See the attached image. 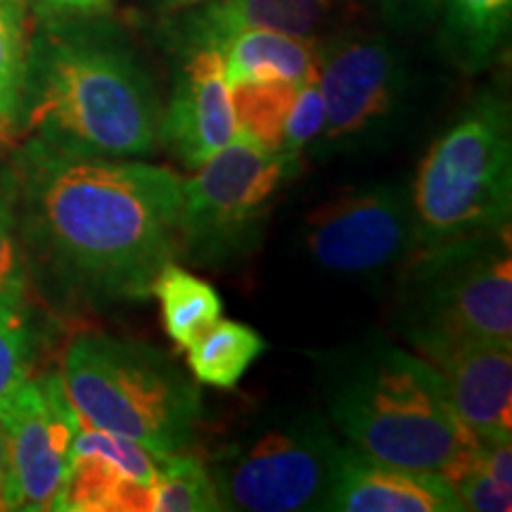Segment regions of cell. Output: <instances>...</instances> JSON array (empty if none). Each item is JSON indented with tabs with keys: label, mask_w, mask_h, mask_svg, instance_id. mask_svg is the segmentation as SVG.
Returning <instances> with one entry per match:
<instances>
[{
	"label": "cell",
	"mask_w": 512,
	"mask_h": 512,
	"mask_svg": "<svg viewBox=\"0 0 512 512\" xmlns=\"http://www.w3.org/2000/svg\"><path fill=\"white\" fill-rule=\"evenodd\" d=\"M31 283L83 306L145 302L181 259L183 178L27 138L10 162Z\"/></svg>",
	"instance_id": "obj_1"
},
{
	"label": "cell",
	"mask_w": 512,
	"mask_h": 512,
	"mask_svg": "<svg viewBox=\"0 0 512 512\" xmlns=\"http://www.w3.org/2000/svg\"><path fill=\"white\" fill-rule=\"evenodd\" d=\"M162 100L117 27L48 15L29 38L15 133L76 157L155 152Z\"/></svg>",
	"instance_id": "obj_2"
},
{
	"label": "cell",
	"mask_w": 512,
	"mask_h": 512,
	"mask_svg": "<svg viewBox=\"0 0 512 512\" xmlns=\"http://www.w3.org/2000/svg\"><path fill=\"white\" fill-rule=\"evenodd\" d=\"M311 356L325 415L361 456L444 479L470 463L477 439L425 358L382 337Z\"/></svg>",
	"instance_id": "obj_3"
},
{
	"label": "cell",
	"mask_w": 512,
	"mask_h": 512,
	"mask_svg": "<svg viewBox=\"0 0 512 512\" xmlns=\"http://www.w3.org/2000/svg\"><path fill=\"white\" fill-rule=\"evenodd\" d=\"M60 380L83 427L155 453L190 451L200 437V389L150 344L83 332L67 344Z\"/></svg>",
	"instance_id": "obj_4"
},
{
	"label": "cell",
	"mask_w": 512,
	"mask_h": 512,
	"mask_svg": "<svg viewBox=\"0 0 512 512\" xmlns=\"http://www.w3.org/2000/svg\"><path fill=\"white\" fill-rule=\"evenodd\" d=\"M396 275L394 325L418 356L512 344L510 226L420 247Z\"/></svg>",
	"instance_id": "obj_5"
},
{
	"label": "cell",
	"mask_w": 512,
	"mask_h": 512,
	"mask_svg": "<svg viewBox=\"0 0 512 512\" xmlns=\"http://www.w3.org/2000/svg\"><path fill=\"white\" fill-rule=\"evenodd\" d=\"M349 444L316 408L273 406L207 451L221 510H325Z\"/></svg>",
	"instance_id": "obj_6"
},
{
	"label": "cell",
	"mask_w": 512,
	"mask_h": 512,
	"mask_svg": "<svg viewBox=\"0 0 512 512\" xmlns=\"http://www.w3.org/2000/svg\"><path fill=\"white\" fill-rule=\"evenodd\" d=\"M411 197L420 247L510 226L512 124L501 93H479L439 133Z\"/></svg>",
	"instance_id": "obj_7"
},
{
	"label": "cell",
	"mask_w": 512,
	"mask_h": 512,
	"mask_svg": "<svg viewBox=\"0 0 512 512\" xmlns=\"http://www.w3.org/2000/svg\"><path fill=\"white\" fill-rule=\"evenodd\" d=\"M195 171L183 181L181 259L207 268L235 264L264 240L275 195L292 174L242 131Z\"/></svg>",
	"instance_id": "obj_8"
},
{
	"label": "cell",
	"mask_w": 512,
	"mask_h": 512,
	"mask_svg": "<svg viewBox=\"0 0 512 512\" xmlns=\"http://www.w3.org/2000/svg\"><path fill=\"white\" fill-rule=\"evenodd\" d=\"M325 124L311 157L356 155L392 143L408 105V64L382 34L318 41Z\"/></svg>",
	"instance_id": "obj_9"
},
{
	"label": "cell",
	"mask_w": 512,
	"mask_h": 512,
	"mask_svg": "<svg viewBox=\"0 0 512 512\" xmlns=\"http://www.w3.org/2000/svg\"><path fill=\"white\" fill-rule=\"evenodd\" d=\"M306 252L325 271L382 278L418 252L411 185H361L320 204L304 221Z\"/></svg>",
	"instance_id": "obj_10"
},
{
	"label": "cell",
	"mask_w": 512,
	"mask_h": 512,
	"mask_svg": "<svg viewBox=\"0 0 512 512\" xmlns=\"http://www.w3.org/2000/svg\"><path fill=\"white\" fill-rule=\"evenodd\" d=\"M8 432L10 477L3 510H55L76 434L79 415L60 375L29 377L0 415Z\"/></svg>",
	"instance_id": "obj_11"
},
{
	"label": "cell",
	"mask_w": 512,
	"mask_h": 512,
	"mask_svg": "<svg viewBox=\"0 0 512 512\" xmlns=\"http://www.w3.org/2000/svg\"><path fill=\"white\" fill-rule=\"evenodd\" d=\"M162 460L138 441L81 425L55 510L150 512Z\"/></svg>",
	"instance_id": "obj_12"
},
{
	"label": "cell",
	"mask_w": 512,
	"mask_h": 512,
	"mask_svg": "<svg viewBox=\"0 0 512 512\" xmlns=\"http://www.w3.org/2000/svg\"><path fill=\"white\" fill-rule=\"evenodd\" d=\"M238 133L233 93L219 50L181 55L169 102L159 117L157 143L188 169L202 166Z\"/></svg>",
	"instance_id": "obj_13"
},
{
	"label": "cell",
	"mask_w": 512,
	"mask_h": 512,
	"mask_svg": "<svg viewBox=\"0 0 512 512\" xmlns=\"http://www.w3.org/2000/svg\"><path fill=\"white\" fill-rule=\"evenodd\" d=\"M166 24V41L174 53L219 50L233 36L252 29L283 31L318 41L337 12V0H202L174 10Z\"/></svg>",
	"instance_id": "obj_14"
},
{
	"label": "cell",
	"mask_w": 512,
	"mask_h": 512,
	"mask_svg": "<svg viewBox=\"0 0 512 512\" xmlns=\"http://www.w3.org/2000/svg\"><path fill=\"white\" fill-rule=\"evenodd\" d=\"M451 408L479 441L512 439V344L477 342L430 358Z\"/></svg>",
	"instance_id": "obj_15"
},
{
	"label": "cell",
	"mask_w": 512,
	"mask_h": 512,
	"mask_svg": "<svg viewBox=\"0 0 512 512\" xmlns=\"http://www.w3.org/2000/svg\"><path fill=\"white\" fill-rule=\"evenodd\" d=\"M325 510L332 512H463L453 486L437 472L375 463L349 446Z\"/></svg>",
	"instance_id": "obj_16"
},
{
	"label": "cell",
	"mask_w": 512,
	"mask_h": 512,
	"mask_svg": "<svg viewBox=\"0 0 512 512\" xmlns=\"http://www.w3.org/2000/svg\"><path fill=\"white\" fill-rule=\"evenodd\" d=\"M230 88L264 83H304L318 72V41L283 31L252 29L221 48Z\"/></svg>",
	"instance_id": "obj_17"
},
{
	"label": "cell",
	"mask_w": 512,
	"mask_h": 512,
	"mask_svg": "<svg viewBox=\"0 0 512 512\" xmlns=\"http://www.w3.org/2000/svg\"><path fill=\"white\" fill-rule=\"evenodd\" d=\"M510 17L512 0H441V48L463 72H484L501 53Z\"/></svg>",
	"instance_id": "obj_18"
},
{
	"label": "cell",
	"mask_w": 512,
	"mask_h": 512,
	"mask_svg": "<svg viewBox=\"0 0 512 512\" xmlns=\"http://www.w3.org/2000/svg\"><path fill=\"white\" fill-rule=\"evenodd\" d=\"M266 347V339L254 328L238 320L219 318L185 351L195 382L216 389H235Z\"/></svg>",
	"instance_id": "obj_19"
},
{
	"label": "cell",
	"mask_w": 512,
	"mask_h": 512,
	"mask_svg": "<svg viewBox=\"0 0 512 512\" xmlns=\"http://www.w3.org/2000/svg\"><path fill=\"white\" fill-rule=\"evenodd\" d=\"M152 294L162 304L166 335L181 349H188L204 330L221 318L223 304L219 292L207 280L178 266L176 261L159 271Z\"/></svg>",
	"instance_id": "obj_20"
},
{
	"label": "cell",
	"mask_w": 512,
	"mask_h": 512,
	"mask_svg": "<svg viewBox=\"0 0 512 512\" xmlns=\"http://www.w3.org/2000/svg\"><path fill=\"white\" fill-rule=\"evenodd\" d=\"M221 510L207 465L195 453H164L162 470L152 489L150 512H216Z\"/></svg>",
	"instance_id": "obj_21"
},
{
	"label": "cell",
	"mask_w": 512,
	"mask_h": 512,
	"mask_svg": "<svg viewBox=\"0 0 512 512\" xmlns=\"http://www.w3.org/2000/svg\"><path fill=\"white\" fill-rule=\"evenodd\" d=\"M29 38V0H0V128L5 133H15Z\"/></svg>",
	"instance_id": "obj_22"
},
{
	"label": "cell",
	"mask_w": 512,
	"mask_h": 512,
	"mask_svg": "<svg viewBox=\"0 0 512 512\" xmlns=\"http://www.w3.org/2000/svg\"><path fill=\"white\" fill-rule=\"evenodd\" d=\"M299 86L302 83H264V86L230 88L238 131L247 133L256 143L278 155L287 114H290Z\"/></svg>",
	"instance_id": "obj_23"
},
{
	"label": "cell",
	"mask_w": 512,
	"mask_h": 512,
	"mask_svg": "<svg viewBox=\"0 0 512 512\" xmlns=\"http://www.w3.org/2000/svg\"><path fill=\"white\" fill-rule=\"evenodd\" d=\"M31 273L17 223V192L10 164L0 166V304L27 311Z\"/></svg>",
	"instance_id": "obj_24"
},
{
	"label": "cell",
	"mask_w": 512,
	"mask_h": 512,
	"mask_svg": "<svg viewBox=\"0 0 512 512\" xmlns=\"http://www.w3.org/2000/svg\"><path fill=\"white\" fill-rule=\"evenodd\" d=\"M34 366V332L27 311L0 304V415L10 406Z\"/></svg>",
	"instance_id": "obj_25"
},
{
	"label": "cell",
	"mask_w": 512,
	"mask_h": 512,
	"mask_svg": "<svg viewBox=\"0 0 512 512\" xmlns=\"http://www.w3.org/2000/svg\"><path fill=\"white\" fill-rule=\"evenodd\" d=\"M325 124V105H323V93H320L318 72L306 79L299 86L294 102L287 114L283 140H280L278 157L283 159L287 171L292 178L299 174V166L304 162V155H309L311 145L316 143L320 131Z\"/></svg>",
	"instance_id": "obj_26"
},
{
	"label": "cell",
	"mask_w": 512,
	"mask_h": 512,
	"mask_svg": "<svg viewBox=\"0 0 512 512\" xmlns=\"http://www.w3.org/2000/svg\"><path fill=\"white\" fill-rule=\"evenodd\" d=\"M475 456V453H472ZM456 491L460 508L472 512H508L512 508V486L498 484L470 458V463L446 477Z\"/></svg>",
	"instance_id": "obj_27"
},
{
	"label": "cell",
	"mask_w": 512,
	"mask_h": 512,
	"mask_svg": "<svg viewBox=\"0 0 512 512\" xmlns=\"http://www.w3.org/2000/svg\"><path fill=\"white\" fill-rule=\"evenodd\" d=\"M387 29L411 34L437 24L441 0H366Z\"/></svg>",
	"instance_id": "obj_28"
},
{
	"label": "cell",
	"mask_w": 512,
	"mask_h": 512,
	"mask_svg": "<svg viewBox=\"0 0 512 512\" xmlns=\"http://www.w3.org/2000/svg\"><path fill=\"white\" fill-rule=\"evenodd\" d=\"M36 8L55 17H95L112 5V0H31Z\"/></svg>",
	"instance_id": "obj_29"
},
{
	"label": "cell",
	"mask_w": 512,
	"mask_h": 512,
	"mask_svg": "<svg viewBox=\"0 0 512 512\" xmlns=\"http://www.w3.org/2000/svg\"><path fill=\"white\" fill-rule=\"evenodd\" d=\"M8 477H10L8 432H5V425H3V422H0V510H3L5 491H8Z\"/></svg>",
	"instance_id": "obj_30"
},
{
	"label": "cell",
	"mask_w": 512,
	"mask_h": 512,
	"mask_svg": "<svg viewBox=\"0 0 512 512\" xmlns=\"http://www.w3.org/2000/svg\"><path fill=\"white\" fill-rule=\"evenodd\" d=\"M155 3H157V8L174 12V10L190 8V5H195V3H202V0H155Z\"/></svg>",
	"instance_id": "obj_31"
}]
</instances>
